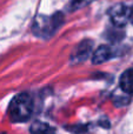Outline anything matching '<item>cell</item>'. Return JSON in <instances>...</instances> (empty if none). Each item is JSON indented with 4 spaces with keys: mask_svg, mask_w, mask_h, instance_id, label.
<instances>
[{
    "mask_svg": "<svg viewBox=\"0 0 133 134\" xmlns=\"http://www.w3.org/2000/svg\"><path fill=\"white\" fill-rule=\"evenodd\" d=\"M111 21L117 27H124L127 23H130L131 19V8L125 6L124 4H117L111 7L110 12Z\"/></svg>",
    "mask_w": 133,
    "mask_h": 134,
    "instance_id": "obj_3",
    "label": "cell"
},
{
    "mask_svg": "<svg viewBox=\"0 0 133 134\" xmlns=\"http://www.w3.org/2000/svg\"><path fill=\"white\" fill-rule=\"evenodd\" d=\"M33 112L32 98L27 93H20L12 99L8 106V116L13 122H25Z\"/></svg>",
    "mask_w": 133,
    "mask_h": 134,
    "instance_id": "obj_1",
    "label": "cell"
},
{
    "mask_svg": "<svg viewBox=\"0 0 133 134\" xmlns=\"http://www.w3.org/2000/svg\"><path fill=\"white\" fill-rule=\"evenodd\" d=\"M63 23V15L60 13L54 14L52 16H38L35 20L34 26H33V31L37 35L40 37H49L57 31V28L60 26Z\"/></svg>",
    "mask_w": 133,
    "mask_h": 134,
    "instance_id": "obj_2",
    "label": "cell"
},
{
    "mask_svg": "<svg viewBox=\"0 0 133 134\" xmlns=\"http://www.w3.org/2000/svg\"><path fill=\"white\" fill-rule=\"evenodd\" d=\"M31 134H56V128L42 121H35L30 128Z\"/></svg>",
    "mask_w": 133,
    "mask_h": 134,
    "instance_id": "obj_7",
    "label": "cell"
},
{
    "mask_svg": "<svg viewBox=\"0 0 133 134\" xmlns=\"http://www.w3.org/2000/svg\"><path fill=\"white\" fill-rule=\"evenodd\" d=\"M112 58V51H111L110 47L107 46H99L96 51L93 52V55H92V63L94 65H99V64H103L105 61L110 60Z\"/></svg>",
    "mask_w": 133,
    "mask_h": 134,
    "instance_id": "obj_5",
    "label": "cell"
},
{
    "mask_svg": "<svg viewBox=\"0 0 133 134\" xmlns=\"http://www.w3.org/2000/svg\"><path fill=\"white\" fill-rule=\"evenodd\" d=\"M119 85H120V88L126 94L133 95V68L126 69L121 74L119 80Z\"/></svg>",
    "mask_w": 133,
    "mask_h": 134,
    "instance_id": "obj_6",
    "label": "cell"
},
{
    "mask_svg": "<svg viewBox=\"0 0 133 134\" xmlns=\"http://www.w3.org/2000/svg\"><path fill=\"white\" fill-rule=\"evenodd\" d=\"M130 21L133 23V8H131V19H130Z\"/></svg>",
    "mask_w": 133,
    "mask_h": 134,
    "instance_id": "obj_9",
    "label": "cell"
},
{
    "mask_svg": "<svg viewBox=\"0 0 133 134\" xmlns=\"http://www.w3.org/2000/svg\"><path fill=\"white\" fill-rule=\"evenodd\" d=\"M90 1H92V0H74V6L75 7H80V6H84V5L88 4Z\"/></svg>",
    "mask_w": 133,
    "mask_h": 134,
    "instance_id": "obj_8",
    "label": "cell"
},
{
    "mask_svg": "<svg viewBox=\"0 0 133 134\" xmlns=\"http://www.w3.org/2000/svg\"><path fill=\"white\" fill-rule=\"evenodd\" d=\"M92 46H93V42L91 40H84V41L80 42L72 54L73 63H82V61L86 60L91 55Z\"/></svg>",
    "mask_w": 133,
    "mask_h": 134,
    "instance_id": "obj_4",
    "label": "cell"
}]
</instances>
